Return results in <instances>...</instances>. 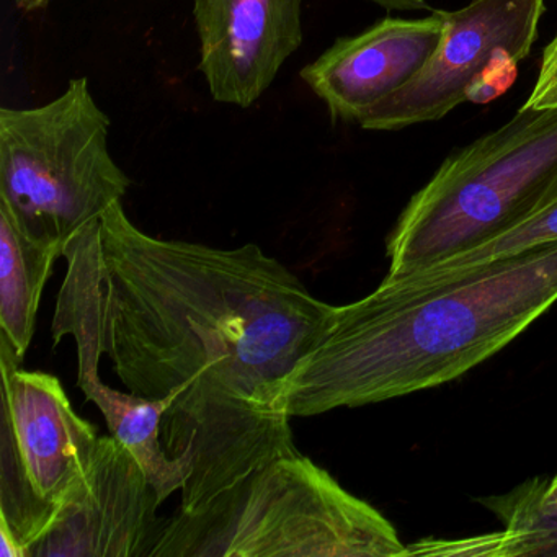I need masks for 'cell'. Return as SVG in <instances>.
<instances>
[{"label": "cell", "instance_id": "1", "mask_svg": "<svg viewBox=\"0 0 557 557\" xmlns=\"http://www.w3.org/2000/svg\"><path fill=\"white\" fill-rule=\"evenodd\" d=\"M57 305L84 319L129 393L168 400L162 443L188 469L178 510H200L299 453L283 391L335 306L257 244L218 249L139 230L113 205L64 247Z\"/></svg>", "mask_w": 557, "mask_h": 557}, {"label": "cell", "instance_id": "2", "mask_svg": "<svg viewBox=\"0 0 557 557\" xmlns=\"http://www.w3.org/2000/svg\"><path fill=\"white\" fill-rule=\"evenodd\" d=\"M557 302V243L425 282L383 280L335 306L283 391L289 417L442 386L507 347Z\"/></svg>", "mask_w": 557, "mask_h": 557}, {"label": "cell", "instance_id": "3", "mask_svg": "<svg viewBox=\"0 0 557 557\" xmlns=\"http://www.w3.org/2000/svg\"><path fill=\"white\" fill-rule=\"evenodd\" d=\"M149 557H407L384 515L311 459L286 455L200 510L159 524Z\"/></svg>", "mask_w": 557, "mask_h": 557}, {"label": "cell", "instance_id": "4", "mask_svg": "<svg viewBox=\"0 0 557 557\" xmlns=\"http://www.w3.org/2000/svg\"><path fill=\"white\" fill-rule=\"evenodd\" d=\"M557 201V107H521L446 159L410 198L389 239L387 280L479 246Z\"/></svg>", "mask_w": 557, "mask_h": 557}, {"label": "cell", "instance_id": "5", "mask_svg": "<svg viewBox=\"0 0 557 557\" xmlns=\"http://www.w3.org/2000/svg\"><path fill=\"white\" fill-rule=\"evenodd\" d=\"M86 77L34 109L0 110V208L30 236L66 244L120 203L132 178Z\"/></svg>", "mask_w": 557, "mask_h": 557}, {"label": "cell", "instance_id": "6", "mask_svg": "<svg viewBox=\"0 0 557 557\" xmlns=\"http://www.w3.org/2000/svg\"><path fill=\"white\" fill-rule=\"evenodd\" d=\"M0 557H27L79 485L99 445L53 374L22 370L0 345Z\"/></svg>", "mask_w": 557, "mask_h": 557}, {"label": "cell", "instance_id": "7", "mask_svg": "<svg viewBox=\"0 0 557 557\" xmlns=\"http://www.w3.org/2000/svg\"><path fill=\"white\" fill-rule=\"evenodd\" d=\"M544 11V0H472L459 11H445V34L429 63L358 125L399 132L442 120L462 102H491L517 79Z\"/></svg>", "mask_w": 557, "mask_h": 557}, {"label": "cell", "instance_id": "8", "mask_svg": "<svg viewBox=\"0 0 557 557\" xmlns=\"http://www.w3.org/2000/svg\"><path fill=\"white\" fill-rule=\"evenodd\" d=\"M159 507L132 453L115 436H100L83 481L27 557H149Z\"/></svg>", "mask_w": 557, "mask_h": 557}, {"label": "cell", "instance_id": "9", "mask_svg": "<svg viewBox=\"0 0 557 557\" xmlns=\"http://www.w3.org/2000/svg\"><path fill=\"white\" fill-rule=\"evenodd\" d=\"M200 71L214 102L249 109L301 48L302 0H195Z\"/></svg>", "mask_w": 557, "mask_h": 557}, {"label": "cell", "instance_id": "10", "mask_svg": "<svg viewBox=\"0 0 557 557\" xmlns=\"http://www.w3.org/2000/svg\"><path fill=\"white\" fill-rule=\"evenodd\" d=\"M445 25V11L383 18L355 37L335 40L299 76L327 107L332 122L360 123L423 70L442 44Z\"/></svg>", "mask_w": 557, "mask_h": 557}, {"label": "cell", "instance_id": "11", "mask_svg": "<svg viewBox=\"0 0 557 557\" xmlns=\"http://www.w3.org/2000/svg\"><path fill=\"white\" fill-rule=\"evenodd\" d=\"M51 332L54 347L64 337H73L76 342L77 384L81 391L87 400L99 407L112 436L141 466L161 504L175 492H181L190 472L181 461L169 456L162 443V417L168 410V400L146 399L129 391L123 393L107 386L100 380L102 351L97 344L96 334L71 309L57 305Z\"/></svg>", "mask_w": 557, "mask_h": 557}, {"label": "cell", "instance_id": "12", "mask_svg": "<svg viewBox=\"0 0 557 557\" xmlns=\"http://www.w3.org/2000/svg\"><path fill=\"white\" fill-rule=\"evenodd\" d=\"M64 247L21 230L0 208V345L24 361L37 325L41 295Z\"/></svg>", "mask_w": 557, "mask_h": 557}, {"label": "cell", "instance_id": "13", "mask_svg": "<svg viewBox=\"0 0 557 557\" xmlns=\"http://www.w3.org/2000/svg\"><path fill=\"white\" fill-rule=\"evenodd\" d=\"M547 481L534 478L513 491L479 498L504 523V531L453 541H420L410 556H557V513L544 505Z\"/></svg>", "mask_w": 557, "mask_h": 557}, {"label": "cell", "instance_id": "14", "mask_svg": "<svg viewBox=\"0 0 557 557\" xmlns=\"http://www.w3.org/2000/svg\"><path fill=\"white\" fill-rule=\"evenodd\" d=\"M553 243H557V201L479 246L462 250L442 262L389 282H425V280L440 278V276L488 265L498 260L511 259Z\"/></svg>", "mask_w": 557, "mask_h": 557}, {"label": "cell", "instance_id": "15", "mask_svg": "<svg viewBox=\"0 0 557 557\" xmlns=\"http://www.w3.org/2000/svg\"><path fill=\"white\" fill-rule=\"evenodd\" d=\"M524 106L534 107V109L557 107V37L544 51L536 84Z\"/></svg>", "mask_w": 557, "mask_h": 557}, {"label": "cell", "instance_id": "16", "mask_svg": "<svg viewBox=\"0 0 557 557\" xmlns=\"http://www.w3.org/2000/svg\"><path fill=\"white\" fill-rule=\"evenodd\" d=\"M373 4L386 9V11L420 12L432 11L425 0H370Z\"/></svg>", "mask_w": 557, "mask_h": 557}, {"label": "cell", "instance_id": "17", "mask_svg": "<svg viewBox=\"0 0 557 557\" xmlns=\"http://www.w3.org/2000/svg\"><path fill=\"white\" fill-rule=\"evenodd\" d=\"M14 2L18 11L32 14V12L44 11L53 0H14Z\"/></svg>", "mask_w": 557, "mask_h": 557}, {"label": "cell", "instance_id": "18", "mask_svg": "<svg viewBox=\"0 0 557 557\" xmlns=\"http://www.w3.org/2000/svg\"><path fill=\"white\" fill-rule=\"evenodd\" d=\"M544 505L550 511L557 513V475L553 481H547L546 492H544Z\"/></svg>", "mask_w": 557, "mask_h": 557}]
</instances>
